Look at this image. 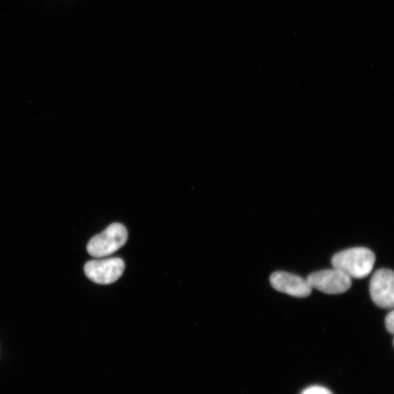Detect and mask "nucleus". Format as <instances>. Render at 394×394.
Segmentation results:
<instances>
[{"label": "nucleus", "mask_w": 394, "mask_h": 394, "mask_svg": "<svg viewBox=\"0 0 394 394\" xmlns=\"http://www.w3.org/2000/svg\"><path fill=\"white\" fill-rule=\"evenodd\" d=\"M375 262L373 252L367 248H353L338 253L331 259L333 266L350 278L361 279L368 277Z\"/></svg>", "instance_id": "nucleus-1"}, {"label": "nucleus", "mask_w": 394, "mask_h": 394, "mask_svg": "<svg viewBox=\"0 0 394 394\" xmlns=\"http://www.w3.org/2000/svg\"><path fill=\"white\" fill-rule=\"evenodd\" d=\"M128 238V231L124 225L113 224L88 242V253L96 258L110 256L125 245Z\"/></svg>", "instance_id": "nucleus-2"}, {"label": "nucleus", "mask_w": 394, "mask_h": 394, "mask_svg": "<svg viewBox=\"0 0 394 394\" xmlns=\"http://www.w3.org/2000/svg\"><path fill=\"white\" fill-rule=\"evenodd\" d=\"M307 281L312 289L327 294L345 293L352 284L351 278L335 267L313 272L308 277Z\"/></svg>", "instance_id": "nucleus-3"}, {"label": "nucleus", "mask_w": 394, "mask_h": 394, "mask_svg": "<svg viewBox=\"0 0 394 394\" xmlns=\"http://www.w3.org/2000/svg\"><path fill=\"white\" fill-rule=\"evenodd\" d=\"M125 264L123 259L112 258L93 260L84 266L85 276L93 282L108 285L118 281L123 275Z\"/></svg>", "instance_id": "nucleus-4"}, {"label": "nucleus", "mask_w": 394, "mask_h": 394, "mask_svg": "<svg viewBox=\"0 0 394 394\" xmlns=\"http://www.w3.org/2000/svg\"><path fill=\"white\" fill-rule=\"evenodd\" d=\"M370 291L375 305L394 309V271L388 269L376 271L370 281Z\"/></svg>", "instance_id": "nucleus-5"}, {"label": "nucleus", "mask_w": 394, "mask_h": 394, "mask_svg": "<svg viewBox=\"0 0 394 394\" xmlns=\"http://www.w3.org/2000/svg\"><path fill=\"white\" fill-rule=\"evenodd\" d=\"M270 284L276 290L295 297H307L313 290L307 279L282 271L271 275Z\"/></svg>", "instance_id": "nucleus-6"}, {"label": "nucleus", "mask_w": 394, "mask_h": 394, "mask_svg": "<svg viewBox=\"0 0 394 394\" xmlns=\"http://www.w3.org/2000/svg\"><path fill=\"white\" fill-rule=\"evenodd\" d=\"M301 394H332L327 388L322 386H311L303 390Z\"/></svg>", "instance_id": "nucleus-7"}, {"label": "nucleus", "mask_w": 394, "mask_h": 394, "mask_svg": "<svg viewBox=\"0 0 394 394\" xmlns=\"http://www.w3.org/2000/svg\"><path fill=\"white\" fill-rule=\"evenodd\" d=\"M385 326L387 330L394 334V310L389 313L385 318Z\"/></svg>", "instance_id": "nucleus-8"}, {"label": "nucleus", "mask_w": 394, "mask_h": 394, "mask_svg": "<svg viewBox=\"0 0 394 394\" xmlns=\"http://www.w3.org/2000/svg\"><path fill=\"white\" fill-rule=\"evenodd\" d=\"M393 345H394V341H393Z\"/></svg>", "instance_id": "nucleus-9"}]
</instances>
